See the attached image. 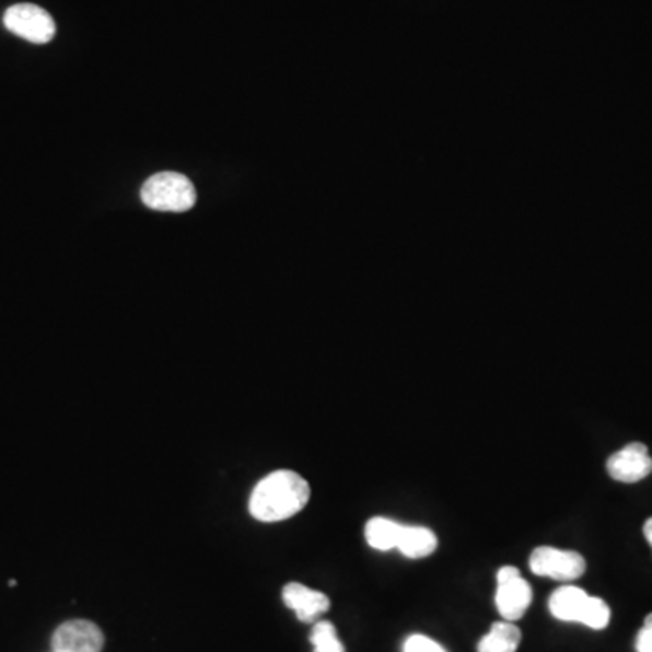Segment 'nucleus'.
Segmentation results:
<instances>
[{
    "label": "nucleus",
    "mask_w": 652,
    "mask_h": 652,
    "mask_svg": "<svg viewBox=\"0 0 652 652\" xmlns=\"http://www.w3.org/2000/svg\"><path fill=\"white\" fill-rule=\"evenodd\" d=\"M311 643L314 652H345V645L337 637L336 627L330 621H316L312 627Z\"/></svg>",
    "instance_id": "ddd939ff"
},
{
    "label": "nucleus",
    "mask_w": 652,
    "mask_h": 652,
    "mask_svg": "<svg viewBox=\"0 0 652 652\" xmlns=\"http://www.w3.org/2000/svg\"><path fill=\"white\" fill-rule=\"evenodd\" d=\"M51 652H57V651H51Z\"/></svg>",
    "instance_id": "a211bd4d"
},
{
    "label": "nucleus",
    "mask_w": 652,
    "mask_h": 652,
    "mask_svg": "<svg viewBox=\"0 0 652 652\" xmlns=\"http://www.w3.org/2000/svg\"><path fill=\"white\" fill-rule=\"evenodd\" d=\"M532 585L522 579L519 569L513 566L499 569L494 604L505 621L521 620L522 616L526 615L527 607L532 605Z\"/></svg>",
    "instance_id": "39448f33"
},
{
    "label": "nucleus",
    "mask_w": 652,
    "mask_h": 652,
    "mask_svg": "<svg viewBox=\"0 0 652 652\" xmlns=\"http://www.w3.org/2000/svg\"><path fill=\"white\" fill-rule=\"evenodd\" d=\"M405 652H446L441 643H436L432 638L424 637V634H411L405 642Z\"/></svg>",
    "instance_id": "2eb2a0df"
},
{
    "label": "nucleus",
    "mask_w": 652,
    "mask_h": 652,
    "mask_svg": "<svg viewBox=\"0 0 652 652\" xmlns=\"http://www.w3.org/2000/svg\"><path fill=\"white\" fill-rule=\"evenodd\" d=\"M436 546L439 540L432 529L422 526H400L399 540L395 549H399L400 555H405L406 558L417 560L433 555Z\"/></svg>",
    "instance_id": "9d476101"
},
{
    "label": "nucleus",
    "mask_w": 652,
    "mask_h": 652,
    "mask_svg": "<svg viewBox=\"0 0 652 652\" xmlns=\"http://www.w3.org/2000/svg\"><path fill=\"white\" fill-rule=\"evenodd\" d=\"M51 648L57 652H102L104 632L90 620L66 621L54 632Z\"/></svg>",
    "instance_id": "423d86ee"
},
{
    "label": "nucleus",
    "mask_w": 652,
    "mask_h": 652,
    "mask_svg": "<svg viewBox=\"0 0 652 652\" xmlns=\"http://www.w3.org/2000/svg\"><path fill=\"white\" fill-rule=\"evenodd\" d=\"M529 569L537 577L573 582L585 573V558L577 551L557 549V547H537L529 557Z\"/></svg>",
    "instance_id": "20e7f679"
},
{
    "label": "nucleus",
    "mask_w": 652,
    "mask_h": 652,
    "mask_svg": "<svg viewBox=\"0 0 652 652\" xmlns=\"http://www.w3.org/2000/svg\"><path fill=\"white\" fill-rule=\"evenodd\" d=\"M643 535H645V540H648L649 546L652 547V516L651 519H648L645 526H643Z\"/></svg>",
    "instance_id": "f3484780"
},
{
    "label": "nucleus",
    "mask_w": 652,
    "mask_h": 652,
    "mask_svg": "<svg viewBox=\"0 0 652 652\" xmlns=\"http://www.w3.org/2000/svg\"><path fill=\"white\" fill-rule=\"evenodd\" d=\"M283 602L294 610L298 620L312 624L330 609V599L322 591H314L306 585L290 582L283 587Z\"/></svg>",
    "instance_id": "6e6552de"
},
{
    "label": "nucleus",
    "mask_w": 652,
    "mask_h": 652,
    "mask_svg": "<svg viewBox=\"0 0 652 652\" xmlns=\"http://www.w3.org/2000/svg\"><path fill=\"white\" fill-rule=\"evenodd\" d=\"M610 621V609L609 605L605 604L604 599L591 598L590 609L585 615L584 626L595 631H602L605 627L609 626Z\"/></svg>",
    "instance_id": "4468645a"
},
{
    "label": "nucleus",
    "mask_w": 652,
    "mask_h": 652,
    "mask_svg": "<svg viewBox=\"0 0 652 652\" xmlns=\"http://www.w3.org/2000/svg\"><path fill=\"white\" fill-rule=\"evenodd\" d=\"M143 206L160 212H187L195 207L196 189L187 176L179 173L153 174L140 190Z\"/></svg>",
    "instance_id": "f03ea898"
},
{
    "label": "nucleus",
    "mask_w": 652,
    "mask_h": 652,
    "mask_svg": "<svg viewBox=\"0 0 652 652\" xmlns=\"http://www.w3.org/2000/svg\"><path fill=\"white\" fill-rule=\"evenodd\" d=\"M522 632L513 621H494L488 634L482 637L479 652H515L521 645Z\"/></svg>",
    "instance_id": "9b49d317"
},
{
    "label": "nucleus",
    "mask_w": 652,
    "mask_h": 652,
    "mask_svg": "<svg viewBox=\"0 0 652 652\" xmlns=\"http://www.w3.org/2000/svg\"><path fill=\"white\" fill-rule=\"evenodd\" d=\"M4 26L27 43L48 44L54 40L57 24L48 11L35 4H15L4 13Z\"/></svg>",
    "instance_id": "7ed1b4c3"
},
{
    "label": "nucleus",
    "mask_w": 652,
    "mask_h": 652,
    "mask_svg": "<svg viewBox=\"0 0 652 652\" xmlns=\"http://www.w3.org/2000/svg\"><path fill=\"white\" fill-rule=\"evenodd\" d=\"M607 471L613 479L626 485H634L652 474V458L642 442H632L621 447L607 461Z\"/></svg>",
    "instance_id": "0eeeda50"
},
{
    "label": "nucleus",
    "mask_w": 652,
    "mask_h": 652,
    "mask_svg": "<svg viewBox=\"0 0 652 652\" xmlns=\"http://www.w3.org/2000/svg\"><path fill=\"white\" fill-rule=\"evenodd\" d=\"M637 652H652V613L643 621V627L638 632Z\"/></svg>",
    "instance_id": "dca6fc26"
},
{
    "label": "nucleus",
    "mask_w": 652,
    "mask_h": 652,
    "mask_svg": "<svg viewBox=\"0 0 652 652\" xmlns=\"http://www.w3.org/2000/svg\"><path fill=\"white\" fill-rule=\"evenodd\" d=\"M308 500V482L295 471L279 469L259 480L248 500V511L259 522L287 521L305 510Z\"/></svg>",
    "instance_id": "f257e3e1"
},
{
    "label": "nucleus",
    "mask_w": 652,
    "mask_h": 652,
    "mask_svg": "<svg viewBox=\"0 0 652 652\" xmlns=\"http://www.w3.org/2000/svg\"><path fill=\"white\" fill-rule=\"evenodd\" d=\"M591 598L593 596L577 585H563L549 596V610L557 620L584 624Z\"/></svg>",
    "instance_id": "1a4fd4ad"
},
{
    "label": "nucleus",
    "mask_w": 652,
    "mask_h": 652,
    "mask_svg": "<svg viewBox=\"0 0 652 652\" xmlns=\"http://www.w3.org/2000/svg\"><path fill=\"white\" fill-rule=\"evenodd\" d=\"M400 526L395 521L384 519V516H374L366 522L364 527V537L370 547H374L377 551H392L397 547L399 540Z\"/></svg>",
    "instance_id": "f8f14e48"
}]
</instances>
